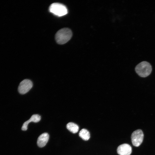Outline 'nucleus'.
I'll return each instance as SVG.
<instances>
[{
    "label": "nucleus",
    "instance_id": "f257e3e1",
    "mask_svg": "<svg viewBox=\"0 0 155 155\" xmlns=\"http://www.w3.org/2000/svg\"><path fill=\"white\" fill-rule=\"evenodd\" d=\"M72 33L71 30L69 28H62L56 33L55 39L57 43L60 44H65L71 38Z\"/></svg>",
    "mask_w": 155,
    "mask_h": 155
},
{
    "label": "nucleus",
    "instance_id": "f03ea898",
    "mask_svg": "<svg viewBox=\"0 0 155 155\" xmlns=\"http://www.w3.org/2000/svg\"><path fill=\"white\" fill-rule=\"evenodd\" d=\"M135 69L139 76L145 78L150 74L152 71V67L149 63L144 61L138 64L136 66Z\"/></svg>",
    "mask_w": 155,
    "mask_h": 155
},
{
    "label": "nucleus",
    "instance_id": "7ed1b4c3",
    "mask_svg": "<svg viewBox=\"0 0 155 155\" xmlns=\"http://www.w3.org/2000/svg\"><path fill=\"white\" fill-rule=\"evenodd\" d=\"M49 10L51 12L58 16H64L68 13L67 9L66 7L59 3L52 4L49 7Z\"/></svg>",
    "mask_w": 155,
    "mask_h": 155
},
{
    "label": "nucleus",
    "instance_id": "20e7f679",
    "mask_svg": "<svg viewBox=\"0 0 155 155\" xmlns=\"http://www.w3.org/2000/svg\"><path fill=\"white\" fill-rule=\"evenodd\" d=\"M144 134L142 130L138 129L133 132L131 135V142L133 145L136 147L140 146L142 142Z\"/></svg>",
    "mask_w": 155,
    "mask_h": 155
},
{
    "label": "nucleus",
    "instance_id": "39448f33",
    "mask_svg": "<svg viewBox=\"0 0 155 155\" xmlns=\"http://www.w3.org/2000/svg\"><path fill=\"white\" fill-rule=\"evenodd\" d=\"M33 84L32 82L28 79H25L20 84L18 91L21 94H24L28 92L32 88Z\"/></svg>",
    "mask_w": 155,
    "mask_h": 155
},
{
    "label": "nucleus",
    "instance_id": "423d86ee",
    "mask_svg": "<svg viewBox=\"0 0 155 155\" xmlns=\"http://www.w3.org/2000/svg\"><path fill=\"white\" fill-rule=\"evenodd\" d=\"M117 152L119 155H130L132 152V148L129 144H124L118 147Z\"/></svg>",
    "mask_w": 155,
    "mask_h": 155
},
{
    "label": "nucleus",
    "instance_id": "0eeeda50",
    "mask_svg": "<svg viewBox=\"0 0 155 155\" xmlns=\"http://www.w3.org/2000/svg\"><path fill=\"white\" fill-rule=\"evenodd\" d=\"M49 138V135L46 133H44L40 135L38 137L37 144L40 147L44 146L48 142Z\"/></svg>",
    "mask_w": 155,
    "mask_h": 155
},
{
    "label": "nucleus",
    "instance_id": "6e6552de",
    "mask_svg": "<svg viewBox=\"0 0 155 155\" xmlns=\"http://www.w3.org/2000/svg\"><path fill=\"white\" fill-rule=\"evenodd\" d=\"M40 116L38 114L33 115L28 120L25 121L23 123L22 127V129L24 131L26 130L27 129L28 125L30 123L32 122L35 123L38 122L40 120Z\"/></svg>",
    "mask_w": 155,
    "mask_h": 155
},
{
    "label": "nucleus",
    "instance_id": "1a4fd4ad",
    "mask_svg": "<svg viewBox=\"0 0 155 155\" xmlns=\"http://www.w3.org/2000/svg\"><path fill=\"white\" fill-rule=\"evenodd\" d=\"M66 127L69 131L73 133H77L79 129L78 125L73 122L68 123Z\"/></svg>",
    "mask_w": 155,
    "mask_h": 155
},
{
    "label": "nucleus",
    "instance_id": "9d476101",
    "mask_svg": "<svg viewBox=\"0 0 155 155\" xmlns=\"http://www.w3.org/2000/svg\"><path fill=\"white\" fill-rule=\"evenodd\" d=\"M79 134V136L84 140H88L90 138V133L85 129H82L80 131Z\"/></svg>",
    "mask_w": 155,
    "mask_h": 155
}]
</instances>
